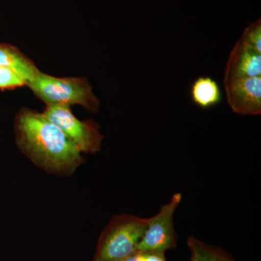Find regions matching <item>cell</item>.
<instances>
[{
	"instance_id": "5b68a950",
	"label": "cell",
	"mask_w": 261,
	"mask_h": 261,
	"mask_svg": "<svg viewBox=\"0 0 261 261\" xmlns=\"http://www.w3.org/2000/svg\"><path fill=\"white\" fill-rule=\"evenodd\" d=\"M181 200V193L174 194L157 214L147 219V228L137 247V251L166 252L176 248L177 233L173 218Z\"/></svg>"
},
{
	"instance_id": "7c38bea8",
	"label": "cell",
	"mask_w": 261,
	"mask_h": 261,
	"mask_svg": "<svg viewBox=\"0 0 261 261\" xmlns=\"http://www.w3.org/2000/svg\"><path fill=\"white\" fill-rule=\"evenodd\" d=\"M27 85L25 81L7 67L0 65V89H13Z\"/></svg>"
},
{
	"instance_id": "30bf717a",
	"label": "cell",
	"mask_w": 261,
	"mask_h": 261,
	"mask_svg": "<svg viewBox=\"0 0 261 261\" xmlns=\"http://www.w3.org/2000/svg\"><path fill=\"white\" fill-rule=\"evenodd\" d=\"M187 245L192 255L197 261H236L226 252L217 247L211 246L194 237L188 238Z\"/></svg>"
},
{
	"instance_id": "ba28073f",
	"label": "cell",
	"mask_w": 261,
	"mask_h": 261,
	"mask_svg": "<svg viewBox=\"0 0 261 261\" xmlns=\"http://www.w3.org/2000/svg\"><path fill=\"white\" fill-rule=\"evenodd\" d=\"M0 65L14 70L27 84L40 71L34 63L18 49L7 44H0Z\"/></svg>"
},
{
	"instance_id": "9a60e30c",
	"label": "cell",
	"mask_w": 261,
	"mask_h": 261,
	"mask_svg": "<svg viewBox=\"0 0 261 261\" xmlns=\"http://www.w3.org/2000/svg\"><path fill=\"white\" fill-rule=\"evenodd\" d=\"M191 261H197L196 260V258L195 257L193 256V255H192L191 256Z\"/></svg>"
},
{
	"instance_id": "3957f363",
	"label": "cell",
	"mask_w": 261,
	"mask_h": 261,
	"mask_svg": "<svg viewBox=\"0 0 261 261\" xmlns=\"http://www.w3.org/2000/svg\"><path fill=\"white\" fill-rule=\"evenodd\" d=\"M27 86L47 106L61 105L70 107L80 105L92 113L99 111V99L86 79L58 78L39 71Z\"/></svg>"
},
{
	"instance_id": "8992f818",
	"label": "cell",
	"mask_w": 261,
	"mask_h": 261,
	"mask_svg": "<svg viewBox=\"0 0 261 261\" xmlns=\"http://www.w3.org/2000/svg\"><path fill=\"white\" fill-rule=\"evenodd\" d=\"M225 92L231 111L242 116L261 114V76L228 77Z\"/></svg>"
},
{
	"instance_id": "52a82bcc",
	"label": "cell",
	"mask_w": 261,
	"mask_h": 261,
	"mask_svg": "<svg viewBox=\"0 0 261 261\" xmlns=\"http://www.w3.org/2000/svg\"><path fill=\"white\" fill-rule=\"evenodd\" d=\"M261 76V55L244 47L238 40L228 56L224 78Z\"/></svg>"
},
{
	"instance_id": "5bb4252c",
	"label": "cell",
	"mask_w": 261,
	"mask_h": 261,
	"mask_svg": "<svg viewBox=\"0 0 261 261\" xmlns=\"http://www.w3.org/2000/svg\"><path fill=\"white\" fill-rule=\"evenodd\" d=\"M123 261H142L140 252L137 251Z\"/></svg>"
},
{
	"instance_id": "7a4b0ae2",
	"label": "cell",
	"mask_w": 261,
	"mask_h": 261,
	"mask_svg": "<svg viewBox=\"0 0 261 261\" xmlns=\"http://www.w3.org/2000/svg\"><path fill=\"white\" fill-rule=\"evenodd\" d=\"M147 228V219L123 214L115 216L101 233L94 261H123L137 252Z\"/></svg>"
},
{
	"instance_id": "2e32d148",
	"label": "cell",
	"mask_w": 261,
	"mask_h": 261,
	"mask_svg": "<svg viewBox=\"0 0 261 261\" xmlns=\"http://www.w3.org/2000/svg\"><path fill=\"white\" fill-rule=\"evenodd\" d=\"M92 261H94V260H92Z\"/></svg>"
},
{
	"instance_id": "9c48e42d",
	"label": "cell",
	"mask_w": 261,
	"mask_h": 261,
	"mask_svg": "<svg viewBox=\"0 0 261 261\" xmlns=\"http://www.w3.org/2000/svg\"><path fill=\"white\" fill-rule=\"evenodd\" d=\"M192 102L202 109L218 106L222 100V92L219 84L208 76L198 77L190 88Z\"/></svg>"
},
{
	"instance_id": "4fadbf2b",
	"label": "cell",
	"mask_w": 261,
	"mask_h": 261,
	"mask_svg": "<svg viewBox=\"0 0 261 261\" xmlns=\"http://www.w3.org/2000/svg\"><path fill=\"white\" fill-rule=\"evenodd\" d=\"M142 261H166L165 252H140Z\"/></svg>"
},
{
	"instance_id": "6da1fadb",
	"label": "cell",
	"mask_w": 261,
	"mask_h": 261,
	"mask_svg": "<svg viewBox=\"0 0 261 261\" xmlns=\"http://www.w3.org/2000/svg\"><path fill=\"white\" fill-rule=\"evenodd\" d=\"M19 148L47 172L71 175L83 163L80 149L43 113L23 109L15 119Z\"/></svg>"
},
{
	"instance_id": "277c9868",
	"label": "cell",
	"mask_w": 261,
	"mask_h": 261,
	"mask_svg": "<svg viewBox=\"0 0 261 261\" xmlns=\"http://www.w3.org/2000/svg\"><path fill=\"white\" fill-rule=\"evenodd\" d=\"M44 116L56 124L84 153L95 154L100 151L104 136L100 127L92 121H81L72 113L69 106H47Z\"/></svg>"
},
{
	"instance_id": "8fae6325",
	"label": "cell",
	"mask_w": 261,
	"mask_h": 261,
	"mask_svg": "<svg viewBox=\"0 0 261 261\" xmlns=\"http://www.w3.org/2000/svg\"><path fill=\"white\" fill-rule=\"evenodd\" d=\"M240 42L257 54L261 55V22L260 19L254 22L244 31Z\"/></svg>"
}]
</instances>
